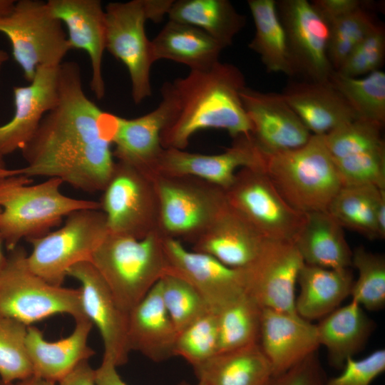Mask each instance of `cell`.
<instances>
[{
  "label": "cell",
  "mask_w": 385,
  "mask_h": 385,
  "mask_svg": "<svg viewBox=\"0 0 385 385\" xmlns=\"http://www.w3.org/2000/svg\"><path fill=\"white\" fill-rule=\"evenodd\" d=\"M162 101L148 113L127 119L117 115L113 138V157L147 174L152 175L162 152L160 135L172 117L175 96L172 84L165 82L161 88Z\"/></svg>",
  "instance_id": "cell-19"
},
{
  "label": "cell",
  "mask_w": 385,
  "mask_h": 385,
  "mask_svg": "<svg viewBox=\"0 0 385 385\" xmlns=\"http://www.w3.org/2000/svg\"><path fill=\"white\" fill-rule=\"evenodd\" d=\"M354 281L349 268L327 269L304 263L297 278V314L309 322L326 317L351 294Z\"/></svg>",
  "instance_id": "cell-29"
},
{
  "label": "cell",
  "mask_w": 385,
  "mask_h": 385,
  "mask_svg": "<svg viewBox=\"0 0 385 385\" xmlns=\"http://www.w3.org/2000/svg\"><path fill=\"white\" fill-rule=\"evenodd\" d=\"M31 183V178L21 175L0 179V234L9 251L23 239L46 235L76 210H100L99 202L63 194L58 178Z\"/></svg>",
  "instance_id": "cell-3"
},
{
  "label": "cell",
  "mask_w": 385,
  "mask_h": 385,
  "mask_svg": "<svg viewBox=\"0 0 385 385\" xmlns=\"http://www.w3.org/2000/svg\"><path fill=\"white\" fill-rule=\"evenodd\" d=\"M225 192L228 204L265 239L294 242L305 214L287 202L263 169H240Z\"/></svg>",
  "instance_id": "cell-11"
},
{
  "label": "cell",
  "mask_w": 385,
  "mask_h": 385,
  "mask_svg": "<svg viewBox=\"0 0 385 385\" xmlns=\"http://www.w3.org/2000/svg\"><path fill=\"white\" fill-rule=\"evenodd\" d=\"M3 244H4V240H3L2 237H1V235L0 234V273L1 272L3 269L4 268V267L6 265V260H7V256H5L4 252H3V250H2Z\"/></svg>",
  "instance_id": "cell-54"
},
{
  "label": "cell",
  "mask_w": 385,
  "mask_h": 385,
  "mask_svg": "<svg viewBox=\"0 0 385 385\" xmlns=\"http://www.w3.org/2000/svg\"><path fill=\"white\" fill-rule=\"evenodd\" d=\"M26 257L20 245L9 251L0 273V315L27 326L61 314L70 315L75 322L87 318L80 288L48 283L30 270Z\"/></svg>",
  "instance_id": "cell-6"
},
{
  "label": "cell",
  "mask_w": 385,
  "mask_h": 385,
  "mask_svg": "<svg viewBox=\"0 0 385 385\" xmlns=\"http://www.w3.org/2000/svg\"><path fill=\"white\" fill-rule=\"evenodd\" d=\"M75 322L70 335L54 342L46 340L38 328L28 327L26 344L33 375L56 384L95 354L88 343L93 324L88 318Z\"/></svg>",
  "instance_id": "cell-24"
},
{
  "label": "cell",
  "mask_w": 385,
  "mask_h": 385,
  "mask_svg": "<svg viewBox=\"0 0 385 385\" xmlns=\"http://www.w3.org/2000/svg\"><path fill=\"white\" fill-rule=\"evenodd\" d=\"M241 101L250 122V135L265 155L298 148L312 135L282 93L245 86Z\"/></svg>",
  "instance_id": "cell-18"
},
{
  "label": "cell",
  "mask_w": 385,
  "mask_h": 385,
  "mask_svg": "<svg viewBox=\"0 0 385 385\" xmlns=\"http://www.w3.org/2000/svg\"><path fill=\"white\" fill-rule=\"evenodd\" d=\"M259 344L272 375L282 373L317 351V327L297 313L262 308Z\"/></svg>",
  "instance_id": "cell-21"
},
{
  "label": "cell",
  "mask_w": 385,
  "mask_h": 385,
  "mask_svg": "<svg viewBox=\"0 0 385 385\" xmlns=\"http://www.w3.org/2000/svg\"><path fill=\"white\" fill-rule=\"evenodd\" d=\"M282 94L312 135H324L357 119L344 98L329 81H291Z\"/></svg>",
  "instance_id": "cell-25"
},
{
  "label": "cell",
  "mask_w": 385,
  "mask_h": 385,
  "mask_svg": "<svg viewBox=\"0 0 385 385\" xmlns=\"http://www.w3.org/2000/svg\"><path fill=\"white\" fill-rule=\"evenodd\" d=\"M102 192L100 210L108 233L141 239L158 230L159 201L153 175L117 161Z\"/></svg>",
  "instance_id": "cell-12"
},
{
  "label": "cell",
  "mask_w": 385,
  "mask_h": 385,
  "mask_svg": "<svg viewBox=\"0 0 385 385\" xmlns=\"http://www.w3.org/2000/svg\"><path fill=\"white\" fill-rule=\"evenodd\" d=\"M117 115L86 96L74 61L59 66V98L21 150L26 165L15 175L56 178L87 192L103 191L114 168Z\"/></svg>",
  "instance_id": "cell-1"
},
{
  "label": "cell",
  "mask_w": 385,
  "mask_h": 385,
  "mask_svg": "<svg viewBox=\"0 0 385 385\" xmlns=\"http://www.w3.org/2000/svg\"><path fill=\"white\" fill-rule=\"evenodd\" d=\"M351 265L358 271L354 281L351 299L369 311H378L385 305V257L363 247L352 252Z\"/></svg>",
  "instance_id": "cell-37"
},
{
  "label": "cell",
  "mask_w": 385,
  "mask_h": 385,
  "mask_svg": "<svg viewBox=\"0 0 385 385\" xmlns=\"http://www.w3.org/2000/svg\"><path fill=\"white\" fill-rule=\"evenodd\" d=\"M1 210H1V208L0 207V214H1Z\"/></svg>",
  "instance_id": "cell-58"
},
{
  "label": "cell",
  "mask_w": 385,
  "mask_h": 385,
  "mask_svg": "<svg viewBox=\"0 0 385 385\" xmlns=\"http://www.w3.org/2000/svg\"><path fill=\"white\" fill-rule=\"evenodd\" d=\"M262 312L245 292L216 312L218 353L259 343Z\"/></svg>",
  "instance_id": "cell-34"
},
{
  "label": "cell",
  "mask_w": 385,
  "mask_h": 385,
  "mask_svg": "<svg viewBox=\"0 0 385 385\" xmlns=\"http://www.w3.org/2000/svg\"><path fill=\"white\" fill-rule=\"evenodd\" d=\"M329 83L346 101L357 119L384 126L385 123V73L376 71L363 77H349L333 71Z\"/></svg>",
  "instance_id": "cell-35"
},
{
  "label": "cell",
  "mask_w": 385,
  "mask_h": 385,
  "mask_svg": "<svg viewBox=\"0 0 385 385\" xmlns=\"http://www.w3.org/2000/svg\"><path fill=\"white\" fill-rule=\"evenodd\" d=\"M52 14L68 31L71 49L85 51L90 58L92 76L91 89L98 99L106 93L102 61L106 49V14L98 0H49Z\"/></svg>",
  "instance_id": "cell-22"
},
{
  "label": "cell",
  "mask_w": 385,
  "mask_h": 385,
  "mask_svg": "<svg viewBox=\"0 0 385 385\" xmlns=\"http://www.w3.org/2000/svg\"><path fill=\"white\" fill-rule=\"evenodd\" d=\"M171 83L175 108L160 135L163 148L185 150L192 135L205 129L225 130L233 138L250 134L240 98L245 78L235 65L218 61Z\"/></svg>",
  "instance_id": "cell-2"
},
{
  "label": "cell",
  "mask_w": 385,
  "mask_h": 385,
  "mask_svg": "<svg viewBox=\"0 0 385 385\" xmlns=\"http://www.w3.org/2000/svg\"><path fill=\"white\" fill-rule=\"evenodd\" d=\"M58 383V385H96L94 369L88 361H83Z\"/></svg>",
  "instance_id": "cell-49"
},
{
  "label": "cell",
  "mask_w": 385,
  "mask_h": 385,
  "mask_svg": "<svg viewBox=\"0 0 385 385\" xmlns=\"http://www.w3.org/2000/svg\"><path fill=\"white\" fill-rule=\"evenodd\" d=\"M265 238L227 202L207 229L193 242V250L209 255L234 269L248 267Z\"/></svg>",
  "instance_id": "cell-23"
},
{
  "label": "cell",
  "mask_w": 385,
  "mask_h": 385,
  "mask_svg": "<svg viewBox=\"0 0 385 385\" xmlns=\"http://www.w3.org/2000/svg\"><path fill=\"white\" fill-rule=\"evenodd\" d=\"M218 353L217 314L209 311L178 333L174 356L182 357L192 367Z\"/></svg>",
  "instance_id": "cell-41"
},
{
  "label": "cell",
  "mask_w": 385,
  "mask_h": 385,
  "mask_svg": "<svg viewBox=\"0 0 385 385\" xmlns=\"http://www.w3.org/2000/svg\"><path fill=\"white\" fill-rule=\"evenodd\" d=\"M384 57L385 30L379 24L353 49L336 71L349 77L364 76L380 70Z\"/></svg>",
  "instance_id": "cell-44"
},
{
  "label": "cell",
  "mask_w": 385,
  "mask_h": 385,
  "mask_svg": "<svg viewBox=\"0 0 385 385\" xmlns=\"http://www.w3.org/2000/svg\"><path fill=\"white\" fill-rule=\"evenodd\" d=\"M296 76L327 82L332 73L328 57L329 26L307 0L276 1Z\"/></svg>",
  "instance_id": "cell-14"
},
{
  "label": "cell",
  "mask_w": 385,
  "mask_h": 385,
  "mask_svg": "<svg viewBox=\"0 0 385 385\" xmlns=\"http://www.w3.org/2000/svg\"><path fill=\"white\" fill-rule=\"evenodd\" d=\"M374 220L379 239L385 237V189L380 190L374 204Z\"/></svg>",
  "instance_id": "cell-50"
},
{
  "label": "cell",
  "mask_w": 385,
  "mask_h": 385,
  "mask_svg": "<svg viewBox=\"0 0 385 385\" xmlns=\"http://www.w3.org/2000/svg\"><path fill=\"white\" fill-rule=\"evenodd\" d=\"M163 248L167 274L190 284L212 311L217 312L245 292L243 269L229 267L209 255L188 250L176 239L164 237Z\"/></svg>",
  "instance_id": "cell-16"
},
{
  "label": "cell",
  "mask_w": 385,
  "mask_h": 385,
  "mask_svg": "<svg viewBox=\"0 0 385 385\" xmlns=\"http://www.w3.org/2000/svg\"><path fill=\"white\" fill-rule=\"evenodd\" d=\"M265 172L287 202L302 213L327 211L343 186L324 135L304 145L265 155Z\"/></svg>",
  "instance_id": "cell-5"
},
{
  "label": "cell",
  "mask_w": 385,
  "mask_h": 385,
  "mask_svg": "<svg viewBox=\"0 0 385 385\" xmlns=\"http://www.w3.org/2000/svg\"><path fill=\"white\" fill-rule=\"evenodd\" d=\"M197 385H206V384L202 381H198Z\"/></svg>",
  "instance_id": "cell-57"
},
{
  "label": "cell",
  "mask_w": 385,
  "mask_h": 385,
  "mask_svg": "<svg viewBox=\"0 0 385 385\" xmlns=\"http://www.w3.org/2000/svg\"><path fill=\"white\" fill-rule=\"evenodd\" d=\"M59 66L39 67L29 85L13 88L14 114L8 123L0 125L1 156L21 150L43 116L58 103Z\"/></svg>",
  "instance_id": "cell-20"
},
{
  "label": "cell",
  "mask_w": 385,
  "mask_h": 385,
  "mask_svg": "<svg viewBox=\"0 0 385 385\" xmlns=\"http://www.w3.org/2000/svg\"><path fill=\"white\" fill-rule=\"evenodd\" d=\"M192 368L206 385H264L272 375L259 343L217 353Z\"/></svg>",
  "instance_id": "cell-31"
},
{
  "label": "cell",
  "mask_w": 385,
  "mask_h": 385,
  "mask_svg": "<svg viewBox=\"0 0 385 385\" xmlns=\"http://www.w3.org/2000/svg\"><path fill=\"white\" fill-rule=\"evenodd\" d=\"M342 369L339 375L327 379L325 385H371L385 370V350H375L360 359L349 358Z\"/></svg>",
  "instance_id": "cell-45"
},
{
  "label": "cell",
  "mask_w": 385,
  "mask_h": 385,
  "mask_svg": "<svg viewBox=\"0 0 385 385\" xmlns=\"http://www.w3.org/2000/svg\"><path fill=\"white\" fill-rule=\"evenodd\" d=\"M326 381L316 351L291 369L272 375L264 385H325Z\"/></svg>",
  "instance_id": "cell-46"
},
{
  "label": "cell",
  "mask_w": 385,
  "mask_h": 385,
  "mask_svg": "<svg viewBox=\"0 0 385 385\" xmlns=\"http://www.w3.org/2000/svg\"><path fill=\"white\" fill-rule=\"evenodd\" d=\"M384 126L355 119L324 135L333 160L370 151L385 150L381 130Z\"/></svg>",
  "instance_id": "cell-39"
},
{
  "label": "cell",
  "mask_w": 385,
  "mask_h": 385,
  "mask_svg": "<svg viewBox=\"0 0 385 385\" xmlns=\"http://www.w3.org/2000/svg\"><path fill=\"white\" fill-rule=\"evenodd\" d=\"M381 189L373 185L342 186L327 212L342 227L352 230L369 240H377L374 204Z\"/></svg>",
  "instance_id": "cell-36"
},
{
  "label": "cell",
  "mask_w": 385,
  "mask_h": 385,
  "mask_svg": "<svg viewBox=\"0 0 385 385\" xmlns=\"http://www.w3.org/2000/svg\"><path fill=\"white\" fill-rule=\"evenodd\" d=\"M342 228L327 211L306 213L294 242L304 262L335 270L351 266L352 252Z\"/></svg>",
  "instance_id": "cell-28"
},
{
  "label": "cell",
  "mask_w": 385,
  "mask_h": 385,
  "mask_svg": "<svg viewBox=\"0 0 385 385\" xmlns=\"http://www.w3.org/2000/svg\"><path fill=\"white\" fill-rule=\"evenodd\" d=\"M0 32L11 42L12 54L31 82L39 67H56L71 49L63 23L47 2L20 0L11 12L0 17Z\"/></svg>",
  "instance_id": "cell-10"
},
{
  "label": "cell",
  "mask_w": 385,
  "mask_h": 385,
  "mask_svg": "<svg viewBox=\"0 0 385 385\" xmlns=\"http://www.w3.org/2000/svg\"><path fill=\"white\" fill-rule=\"evenodd\" d=\"M319 346L327 348L329 364L342 369L365 346L374 322L356 302L338 307L316 325Z\"/></svg>",
  "instance_id": "cell-27"
},
{
  "label": "cell",
  "mask_w": 385,
  "mask_h": 385,
  "mask_svg": "<svg viewBox=\"0 0 385 385\" xmlns=\"http://www.w3.org/2000/svg\"><path fill=\"white\" fill-rule=\"evenodd\" d=\"M371 9V5L361 8L329 26L328 57L334 70L379 25Z\"/></svg>",
  "instance_id": "cell-40"
},
{
  "label": "cell",
  "mask_w": 385,
  "mask_h": 385,
  "mask_svg": "<svg viewBox=\"0 0 385 385\" xmlns=\"http://www.w3.org/2000/svg\"><path fill=\"white\" fill-rule=\"evenodd\" d=\"M11 175H14V170L6 168L4 157L0 155V179Z\"/></svg>",
  "instance_id": "cell-53"
},
{
  "label": "cell",
  "mask_w": 385,
  "mask_h": 385,
  "mask_svg": "<svg viewBox=\"0 0 385 385\" xmlns=\"http://www.w3.org/2000/svg\"><path fill=\"white\" fill-rule=\"evenodd\" d=\"M59 229L27 240L32 250L27 254L30 270L48 283L62 286L68 270L91 261L108 234L105 215L101 210L83 209L67 215Z\"/></svg>",
  "instance_id": "cell-8"
},
{
  "label": "cell",
  "mask_w": 385,
  "mask_h": 385,
  "mask_svg": "<svg viewBox=\"0 0 385 385\" xmlns=\"http://www.w3.org/2000/svg\"><path fill=\"white\" fill-rule=\"evenodd\" d=\"M13 385H56V383L32 375L25 379L16 381Z\"/></svg>",
  "instance_id": "cell-51"
},
{
  "label": "cell",
  "mask_w": 385,
  "mask_h": 385,
  "mask_svg": "<svg viewBox=\"0 0 385 385\" xmlns=\"http://www.w3.org/2000/svg\"><path fill=\"white\" fill-rule=\"evenodd\" d=\"M78 280L82 305L86 317L102 338L105 358L118 367L124 365L131 351L128 339V313L116 302L106 282L90 261L71 267L67 277Z\"/></svg>",
  "instance_id": "cell-17"
},
{
  "label": "cell",
  "mask_w": 385,
  "mask_h": 385,
  "mask_svg": "<svg viewBox=\"0 0 385 385\" xmlns=\"http://www.w3.org/2000/svg\"><path fill=\"white\" fill-rule=\"evenodd\" d=\"M172 3L168 0H132L106 6V49L126 66L135 104L151 95L150 70L154 62L145 23L148 19L161 21Z\"/></svg>",
  "instance_id": "cell-7"
},
{
  "label": "cell",
  "mask_w": 385,
  "mask_h": 385,
  "mask_svg": "<svg viewBox=\"0 0 385 385\" xmlns=\"http://www.w3.org/2000/svg\"><path fill=\"white\" fill-rule=\"evenodd\" d=\"M304 265L292 242L265 240L244 271L245 292L262 308L297 313L295 287Z\"/></svg>",
  "instance_id": "cell-13"
},
{
  "label": "cell",
  "mask_w": 385,
  "mask_h": 385,
  "mask_svg": "<svg viewBox=\"0 0 385 385\" xmlns=\"http://www.w3.org/2000/svg\"><path fill=\"white\" fill-rule=\"evenodd\" d=\"M117 366L109 359L103 357L101 365L94 369L96 385H127L118 374ZM178 385H189L181 382Z\"/></svg>",
  "instance_id": "cell-48"
},
{
  "label": "cell",
  "mask_w": 385,
  "mask_h": 385,
  "mask_svg": "<svg viewBox=\"0 0 385 385\" xmlns=\"http://www.w3.org/2000/svg\"><path fill=\"white\" fill-rule=\"evenodd\" d=\"M345 185H373L385 189V150L333 160Z\"/></svg>",
  "instance_id": "cell-43"
},
{
  "label": "cell",
  "mask_w": 385,
  "mask_h": 385,
  "mask_svg": "<svg viewBox=\"0 0 385 385\" xmlns=\"http://www.w3.org/2000/svg\"><path fill=\"white\" fill-rule=\"evenodd\" d=\"M160 283L164 305L178 333L212 311L199 292L183 279L167 274Z\"/></svg>",
  "instance_id": "cell-42"
},
{
  "label": "cell",
  "mask_w": 385,
  "mask_h": 385,
  "mask_svg": "<svg viewBox=\"0 0 385 385\" xmlns=\"http://www.w3.org/2000/svg\"><path fill=\"white\" fill-rule=\"evenodd\" d=\"M13 0H0V17L9 14L15 4Z\"/></svg>",
  "instance_id": "cell-52"
},
{
  "label": "cell",
  "mask_w": 385,
  "mask_h": 385,
  "mask_svg": "<svg viewBox=\"0 0 385 385\" xmlns=\"http://www.w3.org/2000/svg\"><path fill=\"white\" fill-rule=\"evenodd\" d=\"M14 384H5L1 381H0V385H13Z\"/></svg>",
  "instance_id": "cell-56"
},
{
  "label": "cell",
  "mask_w": 385,
  "mask_h": 385,
  "mask_svg": "<svg viewBox=\"0 0 385 385\" xmlns=\"http://www.w3.org/2000/svg\"><path fill=\"white\" fill-rule=\"evenodd\" d=\"M150 46L153 62L168 59L183 63L190 71L211 67L225 48L201 29L171 20L150 41Z\"/></svg>",
  "instance_id": "cell-30"
},
{
  "label": "cell",
  "mask_w": 385,
  "mask_h": 385,
  "mask_svg": "<svg viewBox=\"0 0 385 385\" xmlns=\"http://www.w3.org/2000/svg\"><path fill=\"white\" fill-rule=\"evenodd\" d=\"M311 3L329 26L361 8L373 4L370 1L361 0H314Z\"/></svg>",
  "instance_id": "cell-47"
},
{
  "label": "cell",
  "mask_w": 385,
  "mask_h": 385,
  "mask_svg": "<svg viewBox=\"0 0 385 385\" xmlns=\"http://www.w3.org/2000/svg\"><path fill=\"white\" fill-rule=\"evenodd\" d=\"M153 178L159 201L158 231L164 237L193 243L227 205L225 190L202 179Z\"/></svg>",
  "instance_id": "cell-9"
},
{
  "label": "cell",
  "mask_w": 385,
  "mask_h": 385,
  "mask_svg": "<svg viewBox=\"0 0 385 385\" xmlns=\"http://www.w3.org/2000/svg\"><path fill=\"white\" fill-rule=\"evenodd\" d=\"M164 237L157 230L141 239L108 233L91 262L127 313L167 274Z\"/></svg>",
  "instance_id": "cell-4"
},
{
  "label": "cell",
  "mask_w": 385,
  "mask_h": 385,
  "mask_svg": "<svg viewBox=\"0 0 385 385\" xmlns=\"http://www.w3.org/2000/svg\"><path fill=\"white\" fill-rule=\"evenodd\" d=\"M9 56L6 51L0 48V70L5 62L9 59Z\"/></svg>",
  "instance_id": "cell-55"
},
{
  "label": "cell",
  "mask_w": 385,
  "mask_h": 385,
  "mask_svg": "<svg viewBox=\"0 0 385 385\" xmlns=\"http://www.w3.org/2000/svg\"><path fill=\"white\" fill-rule=\"evenodd\" d=\"M168 15L169 20L201 29L225 48L246 24V17L227 0L173 1Z\"/></svg>",
  "instance_id": "cell-32"
},
{
  "label": "cell",
  "mask_w": 385,
  "mask_h": 385,
  "mask_svg": "<svg viewBox=\"0 0 385 385\" xmlns=\"http://www.w3.org/2000/svg\"><path fill=\"white\" fill-rule=\"evenodd\" d=\"M255 32L249 48L257 53L269 73L295 77L285 31L278 16L276 1L249 0Z\"/></svg>",
  "instance_id": "cell-33"
},
{
  "label": "cell",
  "mask_w": 385,
  "mask_h": 385,
  "mask_svg": "<svg viewBox=\"0 0 385 385\" xmlns=\"http://www.w3.org/2000/svg\"><path fill=\"white\" fill-rule=\"evenodd\" d=\"M177 336L163 301L159 280L128 313L129 347L160 362L174 356Z\"/></svg>",
  "instance_id": "cell-26"
},
{
  "label": "cell",
  "mask_w": 385,
  "mask_h": 385,
  "mask_svg": "<svg viewBox=\"0 0 385 385\" xmlns=\"http://www.w3.org/2000/svg\"><path fill=\"white\" fill-rule=\"evenodd\" d=\"M265 155L250 134L235 138L230 147L215 155L163 148L153 175L192 176L226 190L232 184L237 169L251 168L265 170Z\"/></svg>",
  "instance_id": "cell-15"
},
{
  "label": "cell",
  "mask_w": 385,
  "mask_h": 385,
  "mask_svg": "<svg viewBox=\"0 0 385 385\" xmlns=\"http://www.w3.org/2000/svg\"><path fill=\"white\" fill-rule=\"evenodd\" d=\"M27 325L0 315V378L14 384L33 375L26 349Z\"/></svg>",
  "instance_id": "cell-38"
}]
</instances>
